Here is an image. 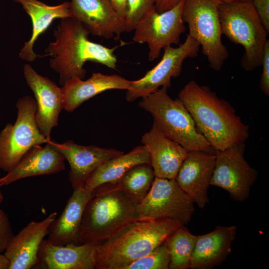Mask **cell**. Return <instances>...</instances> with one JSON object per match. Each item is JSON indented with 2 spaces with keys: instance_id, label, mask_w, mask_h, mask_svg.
<instances>
[{
  "instance_id": "obj_1",
  "label": "cell",
  "mask_w": 269,
  "mask_h": 269,
  "mask_svg": "<svg viewBox=\"0 0 269 269\" xmlns=\"http://www.w3.org/2000/svg\"><path fill=\"white\" fill-rule=\"evenodd\" d=\"M196 128L216 151L245 142L249 127L226 100L206 85L189 81L178 94Z\"/></svg>"
},
{
  "instance_id": "obj_2",
  "label": "cell",
  "mask_w": 269,
  "mask_h": 269,
  "mask_svg": "<svg viewBox=\"0 0 269 269\" xmlns=\"http://www.w3.org/2000/svg\"><path fill=\"white\" fill-rule=\"evenodd\" d=\"M89 32L74 17L61 19L54 30V42H50L43 56H50L51 67L59 75L63 86L70 79H83L87 73L84 65L88 61L113 69L117 67L114 54L118 46L110 48L88 39Z\"/></svg>"
},
{
  "instance_id": "obj_3",
  "label": "cell",
  "mask_w": 269,
  "mask_h": 269,
  "mask_svg": "<svg viewBox=\"0 0 269 269\" xmlns=\"http://www.w3.org/2000/svg\"><path fill=\"white\" fill-rule=\"evenodd\" d=\"M182 224L171 219H139L96 243L95 269H125L163 244Z\"/></svg>"
},
{
  "instance_id": "obj_4",
  "label": "cell",
  "mask_w": 269,
  "mask_h": 269,
  "mask_svg": "<svg viewBox=\"0 0 269 269\" xmlns=\"http://www.w3.org/2000/svg\"><path fill=\"white\" fill-rule=\"evenodd\" d=\"M137 206L118 182L95 188L84 209L78 245L108 239L129 223L141 219Z\"/></svg>"
},
{
  "instance_id": "obj_5",
  "label": "cell",
  "mask_w": 269,
  "mask_h": 269,
  "mask_svg": "<svg viewBox=\"0 0 269 269\" xmlns=\"http://www.w3.org/2000/svg\"><path fill=\"white\" fill-rule=\"evenodd\" d=\"M168 88L162 86L142 98L139 106L152 115L153 123L164 135L189 151L215 153L216 151L198 131L181 100H173L168 95Z\"/></svg>"
},
{
  "instance_id": "obj_6",
  "label": "cell",
  "mask_w": 269,
  "mask_h": 269,
  "mask_svg": "<svg viewBox=\"0 0 269 269\" xmlns=\"http://www.w3.org/2000/svg\"><path fill=\"white\" fill-rule=\"evenodd\" d=\"M219 15L222 34L232 42L244 48L241 60L242 68L252 71L261 66L269 33L263 26L252 0L221 3Z\"/></svg>"
},
{
  "instance_id": "obj_7",
  "label": "cell",
  "mask_w": 269,
  "mask_h": 269,
  "mask_svg": "<svg viewBox=\"0 0 269 269\" xmlns=\"http://www.w3.org/2000/svg\"><path fill=\"white\" fill-rule=\"evenodd\" d=\"M219 0H185L182 18L187 23L189 35L196 39L206 57L209 66L219 71L229 57L222 41V28L219 15Z\"/></svg>"
},
{
  "instance_id": "obj_8",
  "label": "cell",
  "mask_w": 269,
  "mask_h": 269,
  "mask_svg": "<svg viewBox=\"0 0 269 269\" xmlns=\"http://www.w3.org/2000/svg\"><path fill=\"white\" fill-rule=\"evenodd\" d=\"M14 124L7 123L0 132V168L10 171L33 146L50 141L40 132L35 120L36 100L30 96L16 103Z\"/></svg>"
},
{
  "instance_id": "obj_9",
  "label": "cell",
  "mask_w": 269,
  "mask_h": 269,
  "mask_svg": "<svg viewBox=\"0 0 269 269\" xmlns=\"http://www.w3.org/2000/svg\"><path fill=\"white\" fill-rule=\"evenodd\" d=\"M194 202L175 179L155 177L152 186L137 209L141 219H171L183 225L190 221L195 212Z\"/></svg>"
},
{
  "instance_id": "obj_10",
  "label": "cell",
  "mask_w": 269,
  "mask_h": 269,
  "mask_svg": "<svg viewBox=\"0 0 269 269\" xmlns=\"http://www.w3.org/2000/svg\"><path fill=\"white\" fill-rule=\"evenodd\" d=\"M184 1L161 13L153 8L134 25L133 39L139 43H147L149 61L158 58L166 47L179 44L181 35L186 30L182 18Z\"/></svg>"
},
{
  "instance_id": "obj_11",
  "label": "cell",
  "mask_w": 269,
  "mask_h": 269,
  "mask_svg": "<svg viewBox=\"0 0 269 269\" xmlns=\"http://www.w3.org/2000/svg\"><path fill=\"white\" fill-rule=\"evenodd\" d=\"M244 142L216 151L214 169L210 185L226 190L235 201L248 199L253 185L258 176L256 169L246 161Z\"/></svg>"
},
{
  "instance_id": "obj_12",
  "label": "cell",
  "mask_w": 269,
  "mask_h": 269,
  "mask_svg": "<svg viewBox=\"0 0 269 269\" xmlns=\"http://www.w3.org/2000/svg\"><path fill=\"white\" fill-rule=\"evenodd\" d=\"M200 46L198 42L188 34L184 43L178 47L164 48L163 56L157 64L141 78L132 81L130 89L127 90L126 100L132 102L155 92L160 87L169 88L171 78L180 75L185 60L196 57Z\"/></svg>"
},
{
  "instance_id": "obj_13",
  "label": "cell",
  "mask_w": 269,
  "mask_h": 269,
  "mask_svg": "<svg viewBox=\"0 0 269 269\" xmlns=\"http://www.w3.org/2000/svg\"><path fill=\"white\" fill-rule=\"evenodd\" d=\"M72 16L93 35L119 39L134 28L114 10L109 0H71Z\"/></svg>"
},
{
  "instance_id": "obj_14",
  "label": "cell",
  "mask_w": 269,
  "mask_h": 269,
  "mask_svg": "<svg viewBox=\"0 0 269 269\" xmlns=\"http://www.w3.org/2000/svg\"><path fill=\"white\" fill-rule=\"evenodd\" d=\"M26 83L35 97V120L42 134L50 139L52 129L58 125L60 113L63 109L62 88L47 77L38 74L28 64L23 67Z\"/></svg>"
},
{
  "instance_id": "obj_15",
  "label": "cell",
  "mask_w": 269,
  "mask_h": 269,
  "mask_svg": "<svg viewBox=\"0 0 269 269\" xmlns=\"http://www.w3.org/2000/svg\"><path fill=\"white\" fill-rule=\"evenodd\" d=\"M215 159L216 153L189 151L175 178L180 187L201 209L209 202L208 189Z\"/></svg>"
},
{
  "instance_id": "obj_16",
  "label": "cell",
  "mask_w": 269,
  "mask_h": 269,
  "mask_svg": "<svg viewBox=\"0 0 269 269\" xmlns=\"http://www.w3.org/2000/svg\"><path fill=\"white\" fill-rule=\"evenodd\" d=\"M70 166L69 178L74 189L84 186L92 173L106 161L124 153L123 151L95 145H82L71 140L62 143L52 141Z\"/></svg>"
},
{
  "instance_id": "obj_17",
  "label": "cell",
  "mask_w": 269,
  "mask_h": 269,
  "mask_svg": "<svg viewBox=\"0 0 269 269\" xmlns=\"http://www.w3.org/2000/svg\"><path fill=\"white\" fill-rule=\"evenodd\" d=\"M57 215L53 212L40 221L30 222L13 236L4 252L10 263L9 269H29L39 263V247Z\"/></svg>"
},
{
  "instance_id": "obj_18",
  "label": "cell",
  "mask_w": 269,
  "mask_h": 269,
  "mask_svg": "<svg viewBox=\"0 0 269 269\" xmlns=\"http://www.w3.org/2000/svg\"><path fill=\"white\" fill-rule=\"evenodd\" d=\"M141 141L149 154L155 176L175 179L189 151L164 135L154 123Z\"/></svg>"
},
{
  "instance_id": "obj_19",
  "label": "cell",
  "mask_w": 269,
  "mask_h": 269,
  "mask_svg": "<svg viewBox=\"0 0 269 269\" xmlns=\"http://www.w3.org/2000/svg\"><path fill=\"white\" fill-rule=\"evenodd\" d=\"M64 160V157L53 145L51 140L44 146L35 145L5 175L0 178V186L24 178L60 172L65 169Z\"/></svg>"
},
{
  "instance_id": "obj_20",
  "label": "cell",
  "mask_w": 269,
  "mask_h": 269,
  "mask_svg": "<svg viewBox=\"0 0 269 269\" xmlns=\"http://www.w3.org/2000/svg\"><path fill=\"white\" fill-rule=\"evenodd\" d=\"M92 191L84 185L73 190L61 214L49 227L48 242L56 245H78L83 213Z\"/></svg>"
},
{
  "instance_id": "obj_21",
  "label": "cell",
  "mask_w": 269,
  "mask_h": 269,
  "mask_svg": "<svg viewBox=\"0 0 269 269\" xmlns=\"http://www.w3.org/2000/svg\"><path fill=\"white\" fill-rule=\"evenodd\" d=\"M236 226H217L212 231L196 235L190 269H209L222 264L232 252Z\"/></svg>"
},
{
  "instance_id": "obj_22",
  "label": "cell",
  "mask_w": 269,
  "mask_h": 269,
  "mask_svg": "<svg viewBox=\"0 0 269 269\" xmlns=\"http://www.w3.org/2000/svg\"><path fill=\"white\" fill-rule=\"evenodd\" d=\"M96 243L56 245L44 239L38 257L48 269H95Z\"/></svg>"
},
{
  "instance_id": "obj_23",
  "label": "cell",
  "mask_w": 269,
  "mask_h": 269,
  "mask_svg": "<svg viewBox=\"0 0 269 269\" xmlns=\"http://www.w3.org/2000/svg\"><path fill=\"white\" fill-rule=\"evenodd\" d=\"M132 81L118 75H107L99 72L93 73L85 81L76 78L70 79L61 87L63 109L72 112L84 102L107 90H128Z\"/></svg>"
},
{
  "instance_id": "obj_24",
  "label": "cell",
  "mask_w": 269,
  "mask_h": 269,
  "mask_svg": "<svg viewBox=\"0 0 269 269\" xmlns=\"http://www.w3.org/2000/svg\"><path fill=\"white\" fill-rule=\"evenodd\" d=\"M20 3L32 21V34L30 39L19 53L23 60L33 62L36 57L33 50L34 44L39 36L45 31L52 21L57 18L72 17L70 2L64 1L56 5H48L38 0H13Z\"/></svg>"
},
{
  "instance_id": "obj_25",
  "label": "cell",
  "mask_w": 269,
  "mask_h": 269,
  "mask_svg": "<svg viewBox=\"0 0 269 269\" xmlns=\"http://www.w3.org/2000/svg\"><path fill=\"white\" fill-rule=\"evenodd\" d=\"M150 164L149 154L143 145H139L126 154L113 157L99 166L84 186L93 191L103 185L117 183L130 168L140 164Z\"/></svg>"
},
{
  "instance_id": "obj_26",
  "label": "cell",
  "mask_w": 269,
  "mask_h": 269,
  "mask_svg": "<svg viewBox=\"0 0 269 269\" xmlns=\"http://www.w3.org/2000/svg\"><path fill=\"white\" fill-rule=\"evenodd\" d=\"M149 164H138L129 169L120 179V187L137 204L148 194L155 178Z\"/></svg>"
},
{
  "instance_id": "obj_27",
  "label": "cell",
  "mask_w": 269,
  "mask_h": 269,
  "mask_svg": "<svg viewBox=\"0 0 269 269\" xmlns=\"http://www.w3.org/2000/svg\"><path fill=\"white\" fill-rule=\"evenodd\" d=\"M196 235L182 225L165 241L170 257V269H190Z\"/></svg>"
},
{
  "instance_id": "obj_28",
  "label": "cell",
  "mask_w": 269,
  "mask_h": 269,
  "mask_svg": "<svg viewBox=\"0 0 269 269\" xmlns=\"http://www.w3.org/2000/svg\"><path fill=\"white\" fill-rule=\"evenodd\" d=\"M170 257L165 242L146 255L128 266L125 269H168Z\"/></svg>"
},
{
  "instance_id": "obj_29",
  "label": "cell",
  "mask_w": 269,
  "mask_h": 269,
  "mask_svg": "<svg viewBox=\"0 0 269 269\" xmlns=\"http://www.w3.org/2000/svg\"><path fill=\"white\" fill-rule=\"evenodd\" d=\"M155 0H128L125 19L134 29L135 24L147 12L154 8Z\"/></svg>"
},
{
  "instance_id": "obj_30",
  "label": "cell",
  "mask_w": 269,
  "mask_h": 269,
  "mask_svg": "<svg viewBox=\"0 0 269 269\" xmlns=\"http://www.w3.org/2000/svg\"><path fill=\"white\" fill-rule=\"evenodd\" d=\"M13 235L12 226L7 215L0 209V252L4 251Z\"/></svg>"
},
{
  "instance_id": "obj_31",
  "label": "cell",
  "mask_w": 269,
  "mask_h": 269,
  "mask_svg": "<svg viewBox=\"0 0 269 269\" xmlns=\"http://www.w3.org/2000/svg\"><path fill=\"white\" fill-rule=\"evenodd\" d=\"M261 66L262 73L260 80V90L266 96H269V41H267L263 53Z\"/></svg>"
},
{
  "instance_id": "obj_32",
  "label": "cell",
  "mask_w": 269,
  "mask_h": 269,
  "mask_svg": "<svg viewBox=\"0 0 269 269\" xmlns=\"http://www.w3.org/2000/svg\"><path fill=\"white\" fill-rule=\"evenodd\" d=\"M255 10L267 32L269 33V0H252Z\"/></svg>"
},
{
  "instance_id": "obj_33",
  "label": "cell",
  "mask_w": 269,
  "mask_h": 269,
  "mask_svg": "<svg viewBox=\"0 0 269 269\" xmlns=\"http://www.w3.org/2000/svg\"><path fill=\"white\" fill-rule=\"evenodd\" d=\"M185 0H155L154 8L158 13H161L175 6Z\"/></svg>"
},
{
  "instance_id": "obj_34",
  "label": "cell",
  "mask_w": 269,
  "mask_h": 269,
  "mask_svg": "<svg viewBox=\"0 0 269 269\" xmlns=\"http://www.w3.org/2000/svg\"><path fill=\"white\" fill-rule=\"evenodd\" d=\"M116 12L125 19L127 10L128 0H109Z\"/></svg>"
},
{
  "instance_id": "obj_35",
  "label": "cell",
  "mask_w": 269,
  "mask_h": 269,
  "mask_svg": "<svg viewBox=\"0 0 269 269\" xmlns=\"http://www.w3.org/2000/svg\"><path fill=\"white\" fill-rule=\"evenodd\" d=\"M10 263L6 257L0 252V269H9Z\"/></svg>"
},
{
  "instance_id": "obj_36",
  "label": "cell",
  "mask_w": 269,
  "mask_h": 269,
  "mask_svg": "<svg viewBox=\"0 0 269 269\" xmlns=\"http://www.w3.org/2000/svg\"><path fill=\"white\" fill-rule=\"evenodd\" d=\"M249 0H219L221 3H230L237 1Z\"/></svg>"
},
{
  "instance_id": "obj_37",
  "label": "cell",
  "mask_w": 269,
  "mask_h": 269,
  "mask_svg": "<svg viewBox=\"0 0 269 269\" xmlns=\"http://www.w3.org/2000/svg\"><path fill=\"white\" fill-rule=\"evenodd\" d=\"M0 187H1L0 186V205L2 204L3 201V196L0 189Z\"/></svg>"
}]
</instances>
